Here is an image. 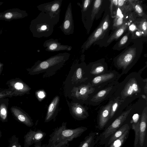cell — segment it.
Instances as JSON below:
<instances>
[{
    "instance_id": "1",
    "label": "cell",
    "mask_w": 147,
    "mask_h": 147,
    "mask_svg": "<svg viewBox=\"0 0 147 147\" xmlns=\"http://www.w3.org/2000/svg\"><path fill=\"white\" fill-rule=\"evenodd\" d=\"M141 74L138 72H133L127 75L119 83L113 94L114 97L118 96L121 99L125 100L145 94L144 88L147 83V79L142 78Z\"/></svg>"
},
{
    "instance_id": "2",
    "label": "cell",
    "mask_w": 147,
    "mask_h": 147,
    "mask_svg": "<svg viewBox=\"0 0 147 147\" xmlns=\"http://www.w3.org/2000/svg\"><path fill=\"white\" fill-rule=\"evenodd\" d=\"M66 122H63L61 126L55 128L49 136L47 144L42 147H69V142L80 136L88 129L80 126L74 129L67 128Z\"/></svg>"
},
{
    "instance_id": "3",
    "label": "cell",
    "mask_w": 147,
    "mask_h": 147,
    "mask_svg": "<svg viewBox=\"0 0 147 147\" xmlns=\"http://www.w3.org/2000/svg\"><path fill=\"white\" fill-rule=\"evenodd\" d=\"M119 83L118 81L114 82L96 91L89 98L90 104L94 106L98 105L111 98L113 96Z\"/></svg>"
},
{
    "instance_id": "4",
    "label": "cell",
    "mask_w": 147,
    "mask_h": 147,
    "mask_svg": "<svg viewBox=\"0 0 147 147\" xmlns=\"http://www.w3.org/2000/svg\"><path fill=\"white\" fill-rule=\"evenodd\" d=\"M136 51L130 48L119 56L115 62V66L118 69H121V75L127 74L133 65Z\"/></svg>"
},
{
    "instance_id": "5",
    "label": "cell",
    "mask_w": 147,
    "mask_h": 147,
    "mask_svg": "<svg viewBox=\"0 0 147 147\" xmlns=\"http://www.w3.org/2000/svg\"><path fill=\"white\" fill-rule=\"evenodd\" d=\"M121 76V74L115 70L109 71L89 80L88 82L96 89V91L110 83L118 81Z\"/></svg>"
},
{
    "instance_id": "6",
    "label": "cell",
    "mask_w": 147,
    "mask_h": 147,
    "mask_svg": "<svg viewBox=\"0 0 147 147\" xmlns=\"http://www.w3.org/2000/svg\"><path fill=\"white\" fill-rule=\"evenodd\" d=\"M131 109L122 113L100 135L101 140H108L111 136L117 130L126 120Z\"/></svg>"
},
{
    "instance_id": "7",
    "label": "cell",
    "mask_w": 147,
    "mask_h": 147,
    "mask_svg": "<svg viewBox=\"0 0 147 147\" xmlns=\"http://www.w3.org/2000/svg\"><path fill=\"white\" fill-rule=\"evenodd\" d=\"M113 101V99L110 100L107 104L101 107L98 111L96 127L99 130L103 129L109 121Z\"/></svg>"
},
{
    "instance_id": "8",
    "label": "cell",
    "mask_w": 147,
    "mask_h": 147,
    "mask_svg": "<svg viewBox=\"0 0 147 147\" xmlns=\"http://www.w3.org/2000/svg\"><path fill=\"white\" fill-rule=\"evenodd\" d=\"M147 107H145L140 116L139 137L137 147H147L146 128Z\"/></svg>"
},
{
    "instance_id": "9",
    "label": "cell",
    "mask_w": 147,
    "mask_h": 147,
    "mask_svg": "<svg viewBox=\"0 0 147 147\" xmlns=\"http://www.w3.org/2000/svg\"><path fill=\"white\" fill-rule=\"evenodd\" d=\"M46 135V133L40 129H30L24 136V147H29L33 144L41 142Z\"/></svg>"
},
{
    "instance_id": "10",
    "label": "cell",
    "mask_w": 147,
    "mask_h": 147,
    "mask_svg": "<svg viewBox=\"0 0 147 147\" xmlns=\"http://www.w3.org/2000/svg\"><path fill=\"white\" fill-rule=\"evenodd\" d=\"M27 15L26 11L17 8H13L0 12V20L9 22L13 20L23 18Z\"/></svg>"
},
{
    "instance_id": "11",
    "label": "cell",
    "mask_w": 147,
    "mask_h": 147,
    "mask_svg": "<svg viewBox=\"0 0 147 147\" xmlns=\"http://www.w3.org/2000/svg\"><path fill=\"white\" fill-rule=\"evenodd\" d=\"M109 71L107 66L105 63L98 62L92 63L89 66L87 73L90 80Z\"/></svg>"
},
{
    "instance_id": "12",
    "label": "cell",
    "mask_w": 147,
    "mask_h": 147,
    "mask_svg": "<svg viewBox=\"0 0 147 147\" xmlns=\"http://www.w3.org/2000/svg\"><path fill=\"white\" fill-rule=\"evenodd\" d=\"M7 84L13 93V96H21L27 92L28 86L19 79H11Z\"/></svg>"
},
{
    "instance_id": "13",
    "label": "cell",
    "mask_w": 147,
    "mask_h": 147,
    "mask_svg": "<svg viewBox=\"0 0 147 147\" xmlns=\"http://www.w3.org/2000/svg\"><path fill=\"white\" fill-rule=\"evenodd\" d=\"M11 110L13 115L18 121L28 127L33 126L34 123L32 119L19 108L12 107Z\"/></svg>"
},
{
    "instance_id": "14",
    "label": "cell",
    "mask_w": 147,
    "mask_h": 147,
    "mask_svg": "<svg viewBox=\"0 0 147 147\" xmlns=\"http://www.w3.org/2000/svg\"><path fill=\"white\" fill-rule=\"evenodd\" d=\"M140 116L138 113L133 115L131 121V129L134 132L135 138L134 141V147H137L139 137V126Z\"/></svg>"
},
{
    "instance_id": "15",
    "label": "cell",
    "mask_w": 147,
    "mask_h": 147,
    "mask_svg": "<svg viewBox=\"0 0 147 147\" xmlns=\"http://www.w3.org/2000/svg\"><path fill=\"white\" fill-rule=\"evenodd\" d=\"M130 129V127L128 123H126L121 126L110 137L108 140L105 147H107L116 140L121 137L127 130Z\"/></svg>"
},
{
    "instance_id": "16",
    "label": "cell",
    "mask_w": 147,
    "mask_h": 147,
    "mask_svg": "<svg viewBox=\"0 0 147 147\" xmlns=\"http://www.w3.org/2000/svg\"><path fill=\"white\" fill-rule=\"evenodd\" d=\"M95 132L90 133L80 142L78 147H97L95 146Z\"/></svg>"
},
{
    "instance_id": "17",
    "label": "cell",
    "mask_w": 147,
    "mask_h": 147,
    "mask_svg": "<svg viewBox=\"0 0 147 147\" xmlns=\"http://www.w3.org/2000/svg\"><path fill=\"white\" fill-rule=\"evenodd\" d=\"M103 33L102 27L100 24L89 38L86 45V48H88L94 42L100 38Z\"/></svg>"
},
{
    "instance_id": "18",
    "label": "cell",
    "mask_w": 147,
    "mask_h": 147,
    "mask_svg": "<svg viewBox=\"0 0 147 147\" xmlns=\"http://www.w3.org/2000/svg\"><path fill=\"white\" fill-rule=\"evenodd\" d=\"M59 99V97L56 96L49 105L47 114L45 119V122H48L54 117V113Z\"/></svg>"
},
{
    "instance_id": "19",
    "label": "cell",
    "mask_w": 147,
    "mask_h": 147,
    "mask_svg": "<svg viewBox=\"0 0 147 147\" xmlns=\"http://www.w3.org/2000/svg\"><path fill=\"white\" fill-rule=\"evenodd\" d=\"M128 26V24L125 22L121 26L117 28L107 41L108 43L117 39L120 37L124 32Z\"/></svg>"
},
{
    "instance_id": "20",
    "label": "cell",
    "mask_w": 147,
    "mask_h": 147,
    "mask_svg": "<svg viewBox=\"0 0 147 147\" xmlns=\"http://www.w3.org/2000/svg\"><path fill=\"white\" fill-rule=\"evenodd\" d=\"M129 130L130 129L127 130L121 137L107 147H121L128 138Z\"/></svg>"
},
{
    "instance_id": "21",
    "label": "cell",
    "mask_w": 147,
    "mask_h": 147,
    "mask_svg": "<svg viewBox=\"0 0 147 147\" xmlns=\"http://www.w3.org/2000/svg\"><path fill=\"white\" fill-rule=\"evenodd\" d=\"M124 101L118 96L114 97L111 109L109 120L113 117L118 107Z\"/></svg>"
},
{
    "instance_id": "22",
    "label": "cell",
    "mask_w": 147,
    "mask_h": 147,
    "mask_svg": "<svg viewBox=\"0 0 147 147\" xmlns=\"http://www.w3.org/2000/svg\"><path fill=\"white\" fill-rule=\"evenodd\" d=\"M102 1L101 0H96L94 1L91 15L92 20H94L96 15L100 8Z\"/></svg>"
},
{
    "instance_id": "23",
    "label": "cell",
    "mask_w": 147,
    "mask_h": 147,
    "mask_svg": "<svg viewBox=\"0 0 147 147\" xmlns=\"http://www.w3.org/2000/svg\"><path fill=\"white\" fill-rule=\"evenodd\" d=\"M8 147H22L19 142V138L15 135L12 136L9 140Z\"/></svg>"
},
{
    "instance_id": "24",
    "label": "cell",
    "mask_w": 147,
    "mask_h": 147,
    "mask_svg": "<svg viewBox=\"0 0 147 147\" xmlns=\"http://www.w3.org/2000/svg\"><path fill=\"white\" fill-rule=\"evenodd\" d=\"M132 5L133 8L138 15L140 16H142L144 13L141 5L138 2H133V1H129Z\"/></svg>"
},
{
    "instance_id": "25",
    "label": "cell",
    "mask_w": 147,
    "mask_h": 147,
    "mask_svg": "<svg viewBox=\"0 0 147 147\" xmlns=\"http://www.w3.org/2000/svg\"><path fill=\"white\" fill-rule=\"evenodd\" d=\"M138 29L143 32L144 36H146L147 34V22L146 20L144 19L140 22L138 26Z\"/></svg>"
},
{
    "instance_id": "26",
    "label": "cell",
    "mask_w": 147,
    "mask_h": 147,
    "mask_svg": "<svg viewBox=\"0 0 147 147\" xmlns=\"http://www.w3.org/2000/svg\"><path fill=\"white\" fill-rule=\"evenodd\" d=\"M125 22L123 17L120 16H116L113 21V28L117 29L122 26Z\"/></svg>"
},
{
    "instance_id": "27",
    "label": "cell",
    "mask_w": 147,
    "mask_h": 147,
    "mask_svg": "<svg viewBox=\"0 0 147 147\" xmlns=\"http://www.w3.org/2000/svg\"><path fill=\"white\" fill-rule=\"evenodd\" d=\"M110 23L109 16L107 15L100 24L104 33L106 32L108 30Z\"/></svg>"
},
{
    "instance_id": "28",
    "label": "cell",
    "mask_w": 147,
    "mask_h": 147,
    "mask_svg": "<svg viewBox=\"0 0 147 147\" xmlns=\"http://www.w3.org/2000/svg\"><path fill=\"white\" fill-rule=\"evenodd\" d=\"M0 117L2 121H4L7 119V111L5 105H1L0 107Z\"/></svg>"
},
{
    "instance_id": "29",
    "label": "cell",
    "mask_w": 147,
    "mask_h": 147,
    "mask_svg": "<svg viewBox=\"0 0 147 147\" xmlns=\"http://www.w3.org/2000/svg\"><path fill=\"white\" fill-rule=\"evenodd\" d=\"M13 96V93L10 89L9 90H4L0 92V98Z\"/></svg>"
},
{
    "instance_id": "30",
    "label": "cell",
    "mask_w": 147,
    "mask_h": 147,
    "mask_svg": "<svg viewBox=\"0 0 147 147\" xmlns=\"http://www.w3.org/2000/svg\"><path fill=\"white\" fill-rule=\"evenodd\" d=\"M128 34H126L121 39L118 44L119 47L123 46L126 42L128 39Z\"/></svg>"
},
{
    "instance_id": "31",
    "label": "cell",
    "mask_w": 147,
    "mask_h": 147,
    "mask_svg": "<svg viewBox=\"0 0 147 147\" xmlns=\"http://www.w3.org/2000/svg\"><path fill=\"white\" fill-rule=\"evenodd\" d=\"M76 75L78 79H81L82 78V72L81 68H79L77 69L76 71Z\"/></svg>"
},
{
    "instance_id": "32",
    "label": "cell",
    "mask_w": 147,
    "mask_h": 147,
    "mask_svg": "<svg viewBox=\"0 0 147 147\" xmlns=\"http://www.w3.org/2000/svg\"><path fill=\"white\" fill-rule=\"evenodd\" d=\"M49 65V64L47 61H43L40 63L39 67L41 69H45L48 67Z\"/></svg>"
},
{
    "instance_id": "33",
    "label": "cell",
    "mask_w": 147,
    "mask_h": 147,
    "mask_svg": "<svg viewBox=\"0 0 147 147\" xmlns=\"http://www.w3.org/2000/svg\"><path fill=\"white\" fill-rule=\"evenodd\" d=\"M125 1L123 0H118V7L121 9H123Z\"/></svg>"
},
{
    "instance_id": "34",
    "label": "cell",
    "mask_w": 147,
    "mask_h": 147,
    "mask_svg": "<svg viewBox=\"0 0 147 147\" xmlns=\"http://www.w3.org/2000/svg\"><path fill=\"white\" fill-rule=\"evenodd\" d=\"M91 0H86L84 1L83 5V9L84 10H86L90 3Z\"/></svg>"
},
{
    "instance_id": "35",
    "label": "cell",
    "mask_w": 147,
    "mask_h": 147,
    "mask_svg": "<svg viewBox=\"0 0 147 147\" xmlns=\"http://www.w3.org/2000/svg\"><path fill=\"white\" fill-rule=\"evenodd\" d=\"M59 7V5L57 3L54 4L52 6L51 10L53 11H56Z\"/></svg>"
},
{
    "instance_id": "36",
    "label": "cell",
    "mask_w": 147,
    "mask_h": 147,
    "mask_svg": "<svg viewBox=\"0 0 147 147\" xmlns=\"http://www.w3.org/2000/svg\"><path fill=\"white\" fill-rule=\"evenodd\" d=\"M70 25V22L68 20H67L64 22V27L65 29H67Z\"/></svg>"
},
{
    "instance_id": "37",
    "label": "cell",
    "mask_w": 147,
    "mask_h": 147,
    "mask_svg": "<svg viewBox=\"0 0 147 147\" xmlns=\"http://www.w3.org/2000/svg\"><path fill=\"white\" fill-rule=\"evenodd\" d=\"M57 47V45L56 44H53L50 45L49 49L51 50H53L56 49Z\"/></svg>"
},
{
    "instance_id": "38",
    "label": "cell",
    "mask_w": 147,
    "mask_h": 147,
    "mask_svg": "<svg viewBox=\"0 0 147 147\" xmlns=\"http://www.w3.org/2000/svg\"><path fill=\"white\" fill-rule=\"evenodd\" d=\"M34 147H42L41 142H40L35 143Z\"/></svg>"
},
{
    "instance_id": "39",
    "label": "cell",
    "mask_w": 147,
    "mask_h": 147,
    "mask_svg": "<svg viewBox=\"0 0 147 147\" xmlns=\"http://www.w3.org/2000/svg\"><path fill=\"white\" fill-rule=\"evenodd\" d=\"M38 96L40 98H43L44 97L45 95L44 92L42 91L40 92L38 94Z\"/></svg>"
},
{
    "instance_id": "40",
    "label": "cell",
    "mask_w": 147,
    "mask_h": 147,
    "mask_svg": "<svg viewBox=\"0 0 147 147\" xmlns=\"http://www.w3.org/2000/svg\"><path fill=\"white\" fill-rule=\"evenodd\" d=\"M3 64L0 62V75L3 70Z\"/></svg>"
},
{
    "instance_id": "41",
    "label": "cell",
    "mask_w": 147,
    "mask_h": 147,
    "mask_svg": "<svg viewBox=\"0 0 147 147\" xmlns=\"http://www.w3.org/2000/svg\"><path fill=\"white\" fill-rule=\"evenodd\" d=\"M141 96L144 99H145L146 101V102H147V95L145 94H143Z\"/></svg>"
},
{
    "instance_id": "42",
    "label": "cell",
    "mask_w": 147,
    "mask_h": 147,
    "mask_svg": "<svg viewBox=\"0 0 147 147\" xmlns=\"http://www.w3.org/2000/svg\"><path fill=\"white\" fill-rule=\"evenodd\" d=\"M47 28V27L45 25H43V26H42V27L41 28V29L42 30H45Z\"/></svg>"
},
{
    "instance_id": "43",
    "label": "cell",
    "mask_w": 147,
    "mask_h": 147,
    "mask_svg": "<svg viewBox=\"0 0 147 147\" xmlns=\"http://www.w3.org/2000/svg\"><path fill=\"white\" fill-rule=\"evenodd\" d=\"M3 29L2 28L0 29V35L2 34L3 32Z\"/></svg>"
},
{
    "instance_id": "44",
    "label": "cell",
    "mask_w": 147,
    "mask_h": 147,
    "mask_svg": "<svg viewBox=\"0 0 147 147\" xmlns=\"http://www.w3.org/2000/svg\"><path fill=\"white\" fill-rule=\"evenodd\" d=\"M2 136V133L1 131H0V138H1Z\"/></svg>"
},
{
    "instance_id": "45",
    "label": "cell",
    "mask_w": 147,
    "mask_h": 147,
    "mask_svg": "<svg viewBox=\"0 0 147 147\" xmlns=\"http://www.w3.org/2000/svg\"><path fill=\"white\" fill-rule=\"evenodd\" d=\"M3 3V2H0V6L2 5Z\"/></svg>"
}]
</instances>
